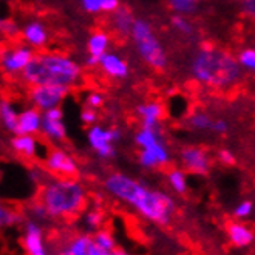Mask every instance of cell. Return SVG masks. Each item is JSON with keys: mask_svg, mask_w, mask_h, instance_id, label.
Masks as SVG:
<instances>
[{"mask_svg": "<svg viewBox=\"0 0 255 255\" xmlns=\"http://www.w3.org/2000/svg\"><path fill=\"white\" fill-rule=\"evenodd\" d=\"M81 5H82V9L88 14H99L102 0H81Z\"/></svg>", "mask_w": 255, "mask_h": 255, "instance_id": "obj_38", "label": "cell"}, {"mask_svg": "<svg viewBox=\"0 0 255 255\" xmlns=\"http://www.w3.org/2000/svg\"><path fill=\"white\" fill-rule=\"evenodd\" d=\"M87 141L101 159H112L116 156V144L121 141V131L115 127L107 128L93 124L87 130Z\"/></svg>", "mask_w": 255, "mask_h": 255, "instance_id": "obj_7", "label": "cell"}, {"mask_svg": "<svg viewBox=\"0 0 255 255\" xmlns=\"http://www.w3.org/2000/svg\"><path fill=\"white\" fill-rule=\"evenodd\" d=\"M217 159H218L220 164H223V166H226V167H232V166H235V164H237V156L234 155V152H231L229 148L218 150Z\"/></svg>", "mask_w": 255, "mask_h": 255, "instance_id": "obj_35", "label": "cell"}, {"mask_svg": "<svg viewBox=\"0 0 255 255\" xmlns=\"http://www.w3.org/2000/svg\"><path fill=\"white\" fill-rule=\"evenodd\" d=\"M19 119V109L11 99H5L0 102V124L9 133H16Z\"/></svg>", "mask_w": 255, "mask_h": 255, "instance_id": "obj_23", "label": "cell"}, {"mask_svg": "<svg viewBox=\"0 0 255 255\" xmlns=\"http://www.w3.org/2000/svg\"><path fill=\"white\" fill-rule=\"evenodd\" d=\"M110 19V29L112 33H115L118 37L121 39H127L130 37V33H131V28H133V22H134V17L133 12L130 8L127 6H119L115 12L109 14Z\"/></svg>", "mask_w": 255, "mask_h": 255, "instance_id": "obj_19", "label": "cell"}, {"mask_svg": "<svg viewBox=\"0 0 255 255\" xmlns=\"http://www.w3.org/2000/svg\"><path fill=\"white\" fill-rule=\"evenodd\" d=\"M130 37L142 62L155 71H164L169 65V54L159 40L153 25L147 19H134Z\"/></svg>", "mask_w": 255, "mask_h": 255, "instance_id": "obj_5", "label": "cell"}, {"mask_svg": "<svg viewBox=\"0 0 255 255\" xmlns=\"http://www.w3.org/2000/svg\"><path fill=\"white\" fill-rule=\"evenodd\" d=\"M99 119V115H98V110L95 109H90L87 106H84V109L81 110V121L85 124V126H93L98 123Z\"/></svg>", "mask_w": 255, "mask_h": 255, "instance_id": "obj_37", "label": "cell"}, {"mask_svg": "<svg viewBox=\"0 0 255 255\" xmlns=\"http://www.w3.org/2000/svg\"><path fill=\"white\" fill-rule=\"evenodd\" d=\"M237 62L242 70H245L248 73H254V70H255V50L252 47L242 50L237 56Z\"/></svg>", "mask_w": 255, "mask_h": 255, "instance_id": "obj_30", "label": "cell"}, {"mask_svg": "<svg viewBox=\"0 0 255 255\" xmlns=\"http://www.w3.org/2000/svg\"><path fill=\"white\" fill-rule=\"evenodd\" d=\"M0 102H2V101H0Z\"/></svg>", "mask_w": 255, "mask_h": 255, "instance_id": "obj_44", "label": "cell"}, {"mask_svg": "<svg viewBox=\"0 0 255 255\" xmlns=\"http://www.w3.org/2000/svg\"><path fill=\"white\" fill-rule=\"evenodd\" d=\"M20 223H23V215L9 203L0 200V231L19 226Z\"/></svg>", "mask_w": 255, "mask_h": 255, "instance_id": "obj_24", "label": "cell"}, {"mask_svg": "<svg viewBox=\"0 0 255 255\" xmlns=\"http://www.w3.org/2000/svg\"><path fill=\"white\" fill-rule=\"evenodd\" d=\"M110 255H130V254L123 248H115V249L110 251Z\"/></svg>", "mask_w": 255, "mask_h": 255, "instance_id": "obj_43", "label": "cell"}, {"mask_svg": "<svg viewBox=\"0 0 255 255\" xmlns=\"http://www.w3.org/2000/svg\"><path fill=\"white\" fill-rule=\"evenodd\" d=\"M92 238H93V243H95L96 246H99L101 249L107 251V252H110L112 249L116 248V240H115L113 234L109 232L107 229L99 228V229L92 235Z\"/></svg>", "mask_w": 255, "mask_h": 255, "instance_id": "obj_28", "label": "cell"}, {"mask_svg": "<svg viewBox=\"0 0 255 255\" xmlns=\"http://www.w3.org/2000/svg\"><path fill=\"white\" fill-rule=\"evenodd\" d=\"M39 134H42V138L51 144H62L67 141L68 130L64 123L62 107H53L50 110L42 112V124Z\"/></svg>", "mask_w": 255, "mask_h": 255, "instance_id": "obj_10", "label": "cell"}, {"mask_svg": "<svg viewBox=\"0 0 255 255\" xmlns=\"http://www.w3.org/2000/svg\"><path fill=\"white\" fill-rule=\"evenodd\" d=\"M0 34L5 36L8 42L17 40L20 36V28L16 25V22L8 19H0Z\"/></svg>", "mask_w": 255, "mask_h": 255, "instance_id": "obj_31", "label": "cell"}, {"mask_svg": "<svg viewBox=\"0 0 255 255\" xmlns=\"http://www.w3.org/2000/svg\"><path fill=\"white\" fill-rule=\"evenodd\" d=\"M104 189L113 198L133 207L141 217L158 226H169L176 211L170 195L142 184L130 175L113 172L104 179Z\"/></svg>", "mask_w": 255, "mask_h": 255, "instance_id": "obj_1", "label": "cell"}, {"mask_svg": "<svg viewBox=\"0 0 255 255\" xmlns=\"http://www.w3.org/2000/svg\"><path fill=\"white\" fill-rule=\"evenodd\" d=\"M70 93L71 88L62 85H33L29 87L28 98L31 106L40 112H45L53 107H61Z\"/></svg>", "mask_w": 255, "mask_h": 255, "instance_id": "obj_9", "label": "cell"}, {"mask_svg": "<svg viewBox=\"0 0 255 255\" xmlns=\"http://www.w3.org/2000/svg\"><path fill=\"white\" fill-rule=\"evenodd\" d=\"M211 131H214L217 134H226L229 131V123L226 121V119H223V118H217L212 121Z\"/></svg>", "mask_w": 255, "mask_h": 255, "instance_id": "obj_39", "label": "cell"}, {"mask_svg": "<svg viewBox=\"0 0 255 255\" xmlns=\"http://www.w3.org/2000/svg\"><path fill=\"white\" fill-rule=\"evenodd\" d=\"M228 237L237 248H249L254 242V231L242 221H232L228 224Z\"/></svg>", "mask_w": 255, "mask_h": 255, "instance_id": "obj_22", "label": "cell"}, {"mask_svg": "<svg viewBox=\"0 0 255 255\" xmlns=\"http://www.w3.org/2000/svg\"><path fill=\"white\" fill-rule=\"evenodd\" d=\"M170 22H172V26L179 34H183L186 37H190L195 34V26L187 16H179V14H175Z\"/></svg>", "mask_w": 255, "mask_h": 255, "instance_id": "obj_29", "label": "cell"}, {"mask_svg": "<svg viewBox=\"0 0 255 255\" xmlns=\"http://www.w3.org/2000/svg\"><path fill=\"white\" fill-rule=\"evenodd\" d=\"M50 218L78 217L87 206L88 193L78 178H51L39 187V198Z\"/></svg>", "mask_w": 255, "mask_h": 255, "instance_id": "obj_4", "label": "cell"}, {"mask_svg": "<svg viewBox=\"0 0 255 255\" xmlns=\"http://www.w3.org/2000/svg\"><path fill=\"white\" fill-rule=\"evenodd\" d=\"M40 124H42V112L34 106L25 107L22 112H19L17 127L14 134H34V136H37L40 133Z\"/></svg>", "mask_w": 255, "mask_h": 255, "instance_id": "obj_20", "label": "cell"}, {"mask_svg": "<svg viewBox=\"0 0 255 255\" xmlns=\"http://www.w3.org/2000/svg\"><path fill=\"white\" fill-rule=\"evenodd\" d=\"M170 161H172L170 150L162 138H159L158 141H155L153 144H150L144 148H139L138 162L145 170L164 169L169 166Z\"/></svg>", "mask_w": 255, "mask_h": 255, "instance_id": "obj_11", "label": "cell"}, {"mask_svg": "<svg viewBox=\"0 0 255 255\" xmlns=\"http://www.w3.org/2000/svg\"><path fill=\"white\" fill-rule=\"evenodd\" d=\"M29 215H31L29 218L34 220V221H39V223L43 221V220H47V218H50L47 211H45L43 204L40 201H36L31 207H29Z\"/></svg>", "mask_w": 255, "mask_h": 255, "instance_id": "obj_36", "label": "cell"}, {"mask_svg": "<svg viewBox=\"0 0 255 255\" xmlns=\"http://www.w3.org/2000/svg\"><path fill=\"white\" fill-rule=\"evenodd\" d=\"M240 6L246 17H254L255 16V0H240Z\"/></svg>", "mask_w": 255, "mask_h": 255, "instance_id": "obj_40", "label": "cell"}, {"mask_svg": "<svg viewBox=\"0 0 255 255\" xmlns=\"http://www.w3.org/2000/svg\"><path fill=\"white\" fill-rule=\"evenodd\" d=\"M23 43H26L29 48H33L36 53L47 50L50 43V29L47 28L42 20L33 19L25 22V25L20 28V36Z\"/></svg>", "mask_w": 255, "mask_h": 255, "instance_id": "obj_15", "label": "cell"}, {"mask_svg": "<svg viewBox=\"0 0 255 255\" xmlns=\"http://www.w3.org/2000/svg\"><path fill=\"white\" fill-rule=\"evenodd\" d=\"M119 6H121V2H119V0H102L101 12L112 14V12H115Z\"/></svg>", "mask_w": 255, "mask_h": 255, "instance_id": "obj_41", "label": "cell"}, {"mask_svg": "<svg viewBox=\"0 0 255 255\" xmlns=\"http://www.w3.org/2000/svg\"><path fill=\"white\" fill-rule=\"evenodd\" d=\"M93 246V238L90 234H78L71 237L67 245L57 251L56 255H88Z\"/></svg>", "mask_w": 255, "mask_h": 255, "instance_id": "obj_21", "label": "cell"}, {"mask_svg": "<svg viewBox=\"0 0 255 255\" xmlns=\"http://www.w3.org/2000/svg\"><path fill=\"white\" fill-rule=\"evenodd\" d=\"M43 167L54 178H78L79 166L78 161L67 150L59 147H48L47 155L42 159Z\"/></svg>", "mask_w": 255, "mask_h": 255, "instance_id": "obj_8", "label": "cell"}, {"mask_svg": "<svg viewBox=\"0 0 255 255\" xmlns=\"http://www.w3.org/2000/svg\"><path fill=\"white\" fill-rule=\"evenodd\" d=\"M34 53L36 51L23 42H8L0 47V68L11 78L20 76L25 67L31 62Z\"/></svg>", "mask_w": 255, "mask_h": 255, "instance_id": "obj_6", "label": "cell"}, {"mask_svg": "<svg viewBox=\"0 0 255 255\" xmlns=\"http://www.w3.org/2000/svg\"><path fill=\"white\" fill-rule=\"evenodd\" d=\"M88 255H110V252L101 249L99 246H96V245L93 243V246H92V249H90V254H88Z\"/></svg>", "mask_w": 255, "mask_h": 255, "instance_id": "obj_42", "label": "cell"}, {"mask_svg": "<svg viewBox=\"0 0 255 255\" xmlns=\"http://www.w3.org/2000/svg\"><path fill=\"white\" fill-rule=\"evenodd\" d=\"M201 0H167L169 8L179 16H192L197 12Z\"/></svg>", "mask_w": 255, "mask_h": 255, "instance_id": "obj_27", "label": "cell"}, {"mask_svg": "<svg viewBox=\"0 0 255 255\" xmlns=\"http://www.w3.org/2000/svg\"><path fill=\"white\" fill-rule=\"evenodd\" d=\"M179 161H181L183 170L192 175H207L212 167L211 155L207 150L198 145H187L179 152Z\"/></svg>", "mask_w": 255, "mask_h": 255, "instance_id": "obj_12", "label": "cell"}, {"mask_svg": "<svg viewBox=\"0 0 255 255\" xmlns=\"http://www.w3.org/2000/svg\"><path fill=\"white\" fill-rule=\"evenodd\" d=\"M102 221H104V214L102 211H99L98 207L88 211L84 215V223H85V228L90 231H98L102 226Z\"/></svg>", "mask_w": 255, "mask_h": 255, "instance_id": "obj_32", "label": "cell"}, {"mask_svg": "<svg viewBox=\"0 0 255 255\" xmlns=\"http://www.w3.org/2000/svg\"><path fill=\"white\" fill-rule=\"evenodd\" d=\"M193 81L215 92H229L243 79L237 57L214 43H203L190 61Z\"/></svg>", "mask_w": 255, "mask_h": 255, "instance_id": "obj_2", "label": "cell"}, {"mask_svg": "<svg viewBox=\"0 0 255 255\" xmlns=\"http://www.w3.org/2000/svg\"><path fill=\"white\" fill-rule=\"evenodd\" d=\"M112 45V36L106 29H95L87 40V67H98V61L106 54Z\"/></svg>", "mask_w": 255, "mask_h": 255, "instance_id": "obj_16", "label": "cell"}, {"mask_svg": "<svg viewBox=\"0 0 255 255\" xmlns=\"http://www.w3.org/2000/svg\"><path fill=\"white\" fill-rule=\"evenodd\" d=\"M166 106L158 99L142 102L136 107V115L141 121V127L147 128H161V123L166 118Z\"/></svg>", "mask_w": 255, "mask_h": 255, "instance_id": "obj_17", "label": "cell"}, {"mask_svg": "<svg viewBox=\"0 0 255 255\" xmlns=\"http://www.w3.org/2000/svg\"><path fill=\"white\" fill-rule=\"evenodd\" d=\"M212 121H214V118L203 112V110H195L192 112L187 119H186V124L193 128V130H198V131H209L211 130V126H212Z\"/></svg>", "mask_w": 255, "mask_h": 255, "instance_id": "obj_25", "label": "cell"}, {"mask_svg": "<svg viewBox=\"0 0 255 255\" xmlns=\"http://www.w3.org/2000/svg\"><path fill=\"white\" fill-rule=\"evenodd\" d=\"M167 183L175 193L184 195L187 192V173L183 169L172 167L167 172Z\"/></svg>", "mask_w": 255, "mask_h": 255, "instance_id": "obj_26", "label": "cell"}, {"mask_svg": "<svg viewBox=\"0 0 255 255\" xmlns=\"http://www.w3.org/2000/svg\"><path fill=\"white\" fill-rule=\"evenodd\" d=\"M9 144L14 153L23 159L42 161L48 150V147H45V144L34 134H14Z\"/></svg>", "mask_w": 255, "mask_h": 255, "instance_id": "obj_14", "label": "cell"}, {"mask_svg": "<svg viewBox=\"0 0 255 255\" xmlns=\"http://www.w3.org/2000/svg\"><path fill=\"white\" fill-rule=\"evenodd\" d=\"M22 245L26 255H53L47 246V240H45V234L40 223L31 218L25 221Z\"/></svg>", "mask_w": 255, "mask_h": 255, "instance_id": "obj_13", "label": "cell"}, {"mask_svg": "<svg viewBox=\"0 0 255 255\" xmlns=\"http://www.w3.org/2000/svg\"><path fill=\"white\" fill-rule=\"evenodd\" d=\"M104 102H106V98L101 92H88L85 96V106L90 109L99 110L104 106Z\"/></svg>", "mask_w": 255, "mask_h": 255, "instance_id": "obj_34", "label": "cell"}, {"mask_svg": "<svg viewBox=\"0 0 255 255\" xmlns=\"http://www.w3.org/2000/svg\"><path fill=\"white\" fill-rule=\"evenodd\" d=\"M28 85H62L74 88L82 79L81 65L65 53L37 51L20 74Z\"/></svg>", "mask_w": 255, "mask_h": 255, "instance_id": "obj_3", "label": "cell"}, {"mask_svg": "<svg viewBox=\"0 0 255 255\" xmlns=\"http://www.w3.org/2000/svg\"><path fill=\"white\" fill-rule=\"evenodd\" d=\"M98 67L102 70V73L107 78L115 79V81H123L127 79L130 74V65L123 56H119L116 53L107 51L106 54H102L101 59L98 61Z\"/></svg>", "mask_w": 255, "mask_h": 255, "instance_id": "obj_18", "label": "cell"}, {"mask_svg": "<svg viewBox=\"0 0 255 255\" xmlns=\"http://www.w3.org/2000/svg\"><path fill=\"white\" fill-rule=\"evenodd\" d=\"M254 212V204L251 200H245L240 203L237 207H235V211H234V217L238 220V221H243V220H248Z\"/></svg>", "mask_w": 255, "mask_h": 255, "instance_id": "obj_33", "label": "cell"}]
</instances>
